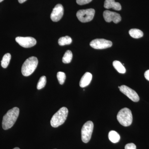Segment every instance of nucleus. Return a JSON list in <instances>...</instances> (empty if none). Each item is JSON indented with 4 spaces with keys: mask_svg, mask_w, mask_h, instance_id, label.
<instances>
[{
    "mask_svg": "<svg viewBox=\"0 0 149 149\" xmlns=\"http://www.w3.org/2000/svg\"><path fill=\"white\" fill-rule=\"evenodd\" d=\"M103 17L105 20L107 22L113 21L116 24L120 22L121 20V17L119 14L109 10L104 11V12Z\"/></svg>",
    "mask_w": 149,
    "mask_h": 149,
    "instance_id": "9b49d317",
    "label": "nucleus"
},
{
    "mask_svg": "<svg viewBox=\"0 0 149 149\" xmlns=\"http://www.w3.org/2000/svg\"><path fill=\"white\" fill-rule=\"evenodd\" d=\"M92 48L97 49H103L111 47L112 45L111 41L103 39H97L93 40L90 43Z\"/></svg>",
    "mask_w": 149,
    "mask_h": 149,
    "instance_id": "0eeeda50",
    "label": "nucleus"
},
{
    "mask_svg": "<svg viewBox=\"0 0 149 149\" xmlns=\"http://www.w3.org/2000/svg\"><path fill=\"white\" fill-rule=\"evenodd\" d=\"M92 78L93 75L91 73L89 72H85L80 80L79 83L80 87L83 88L87 87L91 83Z\"/></svg>",
    "mask_w": 149,
    "mask_h": 149,
    "instance_id": "f8f14e48",
    "label": "nucleus"
},
{
    "mask_svg": "<svg viewBox=\"0 0 149 149\" xmlns=\"http://www.w3.org/2000/svg\"><path fill=\"white\" fill-rule=\"evenodd\" d=\"M113 65L116 70L119 73L123 74L126 72L125 68L120 61H115L113 63Z\"/></svg>",
    "mask_w": 149,
    "mask_h": 149,
    "instance_id": "dca6fc26",
    "label": "nucleus"
},
{
    "mask_svg": "<svg viewBox=\"0 0 149 149\" xmlns=\"http://www.w3.org/2000/svg\"><path fill=\"white\" fill-rule=\"evenodd\" d=\"M13 149H19V148H14Z\"/></svg>",
    "mask_w": 149,
    "mask_h": 149,
    "instance_id": "a878e982",
    "label": "nucleus"
},
{
    "mask_svg": "<svg viewBox=\"0 0 149 149\" xmlns=\"http://www.w3.org/2000/svg\"><path fill=\"white\" fill-rule=\"evenodd\" d=\"M129 35L131 37L135 39H139L143 37V33L140 29H132L129 31Z\"/></svg>",
    "mask_w": 149,
    "mask_h": 149,
    "instance_id": "2eb2a0df",
    "label": "nucleus"
},
{
    "mask_svg": "<svg viewBox=\"0 0 149 149\" xmlns=\"http://www.w3.org/2000/svg\"><path fill=\"white\" fill-rule=\"evenodd\" d=\"M72 54L70 50H68L65 52L62 58V61L64 63H69L72 61Z\"/></svg>",
    "mask_w": 149,
    "mask_h": 149,
    "instance_id": "6ab92c4d",
    "label": "nucleus"
},
{
    "mask_svg": "<svg viewBox=\"0 0 149 149\" xmlns=\"http://www.w3.org/2000/svg\"><path fill=\"white\" fill-rule=\"evenodd\" d=\"M11 58L10 54H6L3 56L2 60L1 61V65L4 68H6L8 66Z\"/></svg>",
    "mask_w": 149,
    "mask_h": 149,
    "instance_id": "f3484780",
    "label": "nucleus"
},
{
    "mask_svg": "<svg viewBox=\"0 0 149 149\" xmlns=\"http://www.w3.org/2000/svg\"><path fill=\"white\" fill-rule=\"evenodd\" d=\"M144 76H145L146 79L149 81V70H148L146 71V72H145V74H144Z\"/></svg>",
    "mask_w": 149,
    "mask_h": 149,
    "instance_id": "b1692460",
    "label": "nucleus"
},
{
    "mask_svg": "<svg viewBox=\"0 0 149 149\" xmlns=\"http://www.w3.org/2000/svg\"><path fill=\"white\" fill-rule=\"evenodd\" d=\"M93 0H76V2L79 5H83L91 2Z\"/></svg>",
    "mask_w": 149,
    "mask_h": 149,
    "instance_id": "4be33fe9",
    "label": "nucleus"
},
{
    "mask_svg": "<svg viewBox=\"0 0 149 149\" xmlns=\"http://www.w3.org/2000/svg\"><path fill=\"white\" fill-rule=\"evenodd\" d=\"M19 2L20 3H24V2L26 1L27 0H18Z\"/></svg>",
    "mask_w": 149,
    "mask_h": 149,
    "instance_id": "393cba45",
    "label": "nucleus"
},
{
    "mask_svg": "<svg viewBox=\"0 0 149 149\" xmlns=\"http://www.w3.org/2000/svg\"><path fill=\"white\" fill-rule=\"evenodd\" d=\"M94 124L91 121L85 123L81 130V138L84 143H88L91 140L93 133Z\"/></svg>",
    "mask_w": 149,
    "mask_h": 149,
    "instance_id": "39448f33",
    "label": "nucleus"
},
{
    "mask_svg": "<svg viewBox=\"0 0 149 149\" xmlns=\"http://www.w3.org/2000/svg\"><path fill=\"white\" fill-rule=\"evenodd\" d=\"M104 7L106 9L113 8L116 10H120L121 9V6L120 3L116 2L115 1V0H105Z\"/></svg>",
    "mask_w": 149,
    "mask_h": 149,
    "instance_id": "ddd939ff",
    "label": "nucleus"
},
{
    "mask_svg": "<svg viewBox=\"0 0 149 149\" xmlns=\"http://www.w3.org/2000/svg\"><path fill=\"white\" fill-rule=\"evenodd\" d=\"M15 41L19 45L24 48H30L35 46L37 41L35 38L32 37H16Z\"/></svg>",
    "mask_w": 149,
    "mask_h": 149,
    "instance_id": "1a4fd4ad",
    "label": "nucleus"
},
{
    "mask_svg": "<svg viewBox=\"0 0 149 149\" xmlns=\"http://www.w3.org/2000/svg\"><path fill=\"white\" fill-rule=\"evenodd\" d=\"M119 90L121 93L128 97L133 102H138L140 100L139 95L136 91L128 86L125 85H121L120 86Z\"/></svg>",
    "mask_w": 149,
    "mask_h": 149,
    "instance_id": "6e6552de",
    "label": "nucleus"
},
{
    "mask_svg": "<svg viewBox=\"0 0 149 149\" xmlns=\"http://www.w3.org/2000/svg\"><path fill=\"white\" fill-rule=\"evenodd\" d=\"M72 42V40L71 37L68 36L61 37L58 41L59 45L61 46L70 45Z\"/></svg>",
    "mask_w": 149,
    "mask_h": 149,
    "instance_id": "a211bd4d",
    "label": "nucleus"
},
{
    "mask_svg": "<svg viewBox=\"0 0 149 149\" xmlns=\"http://www.w3.org/2000/svg\"><path fill=\"white\" fill-rule=\"evenodd\" d=\"M125 149H136V146L133 143H130L125 145Z\"/></svg>",
    "mask_w": 149,
    "mask_h": 149,
    "instance_id": "5701e85b",
    "label": "nucleus"
},
{
    "mask_svg": "<svg viewBox=\"0 0 149 149\" xmlns=\"http://www.w3.org/2000/svg\"><path fill=\"white\" fill-rule=\"evenodd\" d=\"M19 112V109L15 107L9 110L4 116L2 120V127L4 130H8L13 126L18 117Z\"/></svg>",
    "mask_w": 149,
    "mask_h": 149,
    "instance_id": "f257e3e1",
    "label": "nucleus"
},
{
    "mask_svg": "<svg viewBox=\"0 0 149 149\" xmlns=\"http://www.w3.org/2000/svg\"><path fill=\"white\" fill-rule=\"evenodd\" d=\"M64 9L60 4L56 5L54 8L51 14V19L53 21L57 22L60 20L63 15Z\"/></svg>",
    "mask_w": 149,
    "mask_h": 149,
    "instance_id": "9d476101",
    "label": "nucleus"
},
{
    "mask_svg": "<svg viewBox=\"0 0 149 149\" xmlns=\"http://www.w3.org/2000/svg\"><path fill=\"white\" fill-rule=\"evenodd\" d=\"M57 77L60 84L61 85H63L66 79L65 73L62 72H58L57 74Z\"/></svg>",
    "mask_w": 149,
    "mask_h": 149,
    "instance_id": "412c9836",
    "label": "nucleus"
},
{
    "mask_svg": "<svg viewBox=\"0 0 149 149\" xmlns=\"http://www.w3.org/2000/svg\"><path fill=\"white\" fill-rule=\"evenodd\" d=\"M68 112V109L66 107L61 108L52 117L50 121L52 126L54 128H57L63 124L66 120Z\"/></svg>",
    "mask_w": 149,
    "mask_h": 149,
    "instance_id": "f03ea898",
    "label": "nucleus"
},
{
    "mask_svg": "<svg viewBox=\"0 0 149 149\" xmlns=\"http://www.w3.org/2000/svg\"><path fill=\"white\" fill-rule=\"evenodd\" d=\"M95 12V10L93 8L80 10L77 12L76 16L81 22H89L94 18Z\"/></svg>",
    "mask_w": 149,
    "mask_h": 149,
    "instance_id": "423d86ee",
    "label": "nucleus"
},
{
    "mask_svg": "<svg viewBox=\"0 0 149 149\" xmlns=\"http://www.w3.org/2000/svg\"><path fill=\"white\" fill-rule=\"evenodd\" d=\"M117 119L123 126H130L133 122V115L131 111L127 108H124L118 112Z\"/></svg>",
    "mask_w": 149,
    "mask_h": 149,
    "instance_id": "20e7f679",
    "label": "nucleus"
},
{
    "mask_svg": "<svg viewBox=\"0 0 149 149\" xmlns=\"http://www.w3.org/2000/svg\"><path fill=\"white\" fill-rule=\"evenodd\" d=\"M38 63V59L36 57H30L27 58L22 65V73L24 76L31 75L37 68Z\"/></svg>",
    "mask_w": 149,
    "mask_h": 149,
    "instance_id": "7ed1b4c3",
    "label": "nucleus"
},
{
    "mask_svg": "<svg viewBox=\"0 0 149 149\" xmlns=\"http://www.w3.org/2000/svg\"><path fill=\"white\" fill-rule=\"evenodd\" d=\"M47 83V78L46 76H42L40 77V80L38 81L37 85V89L38 90H41L45 86Z\"/></svg>",
    "mask_w": 149,
    "mask_h": 149,
    "instance_id": "aec40b11",
    "label": "nucleus"
},
{
    "mask_svg": "<svg viewBox=\"0 0 149 149\" xmlns=\"http://www.w3.org/2000/svg\"><path fill=\"white\" fill-rule=\"evenodd\" d=\"M109 139L112 143H116L120 140V136L118 133L114 130H111L109 133Z\"/></svg>",
    "mask_w": 149,
    "mask_h": 149,
    "instance_id": "4468645a",
    "label": "nucleus"
},
{
    "mask_svg": "<svg viewBox=\"0 0 149 149\" xmlns=\"http://www.w3.org/2000/svg\"><path fill=\"white\" fill-rule=\"evenodd\" d=\"M3 1V0H0V3L1 2H2Z\"/></svg>",
    "mask_w": 149,
    "mask_h": 149,
    "instance_id": "bb28decb",
    "label": "nucleus"
}]
</instances>
